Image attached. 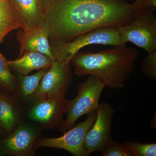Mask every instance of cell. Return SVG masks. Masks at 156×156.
<instances>
[{
  "mask_svg": "<svg viewBox=\"0 0 156 156\" xmlns=\"http://www.w3.org/2000/svg\"><path fill=\"white\" fill-rule=\"evenodd\" d=\"M143 10L125 0H50L43 25L51 44L67 41L95 29L126 25Z\"/></svg>",
  "mask_w": 156,
  "mask_h": 156,
  "instance_id": "6da1fadb",
  "label": "cell"
},
{
  "mask_svg": "<svg viewBox=\"0 0 156 156\" xmlns=\"http://www.w3.org/2000/svg\"><path fill=\"white\" fill-rule=\"evenodd\" d=\"M100 152L102 156H131L125 143H120L112 137Z\"/></svg>",
  "mask_w": 156,
  "mask_h": 156,
  "instance_id": "d6986e66",
  "label": "cell"
},
{
  "mask_svg": "<svg viewBox=\"0 0 156 156\" xmlns=\"http://www.w3.org/2000/svg\"><path fill=\"white\" fill-rule=\"evenodd\" d=\"M105 87L98 78L92 75H89L86 80L79 83L77 95L72 100H69L67 117L60 131H67L74 126L80 117L97 111L100 104L99 98Z\"/></svg>",
  "mask_w": 156,
  "mask_h": 156,
  "instance_id": "277c9868",
  "label": "cell"
},
{
  "mask_svg": "<svg viewBox=\"0 0 156 156\" xmlns=\"http://www.w3.org/2000/svg\"><path fill=\"white\" fill-rule=\"evenodd\" d=\"M8 61L0 52V88L15 94L17 91V79L11 73Z\"/></svg>",
  "mask_w": 156,
  "mask_h": 156,
  "instance_id": "e0dca14e",
  "label": "cell"
},
{
  "mask_svg": "<svg viewBox=\"0 0 156 156\" xmlns=\"http://www.w3.org/2000/svg\"><path fill=\"white\" fill-rule=\"evenodd\" d=\"M2 132V129H1V128H0V134H1V132Z\"/></svg>",
  "mask_w": 156,
  "mask_h": 156,
  "instance_id": "7402d4cb",
  "label": "cell"
},
{
  "mask_svg": "<svg viewBox=\"0 0 156 156\" xmlns=\"http://www.w3.org/2000/svg\"><path fill=\"white\" fill-rule=\"evenodd\" d=\"M36 138V132L33 128L20 126L3 140V147L7 154L12 155H33Z\"/></svg>",
  "mask_w": 156,
  "mask_h": 156,
  "instance_id": "8fae6325",
  "label": "cell"
},
{
  "mask_svg": "<svg viewBox=\"0 0 156 156\" xmlns=\"http://www.w3.org/2000/svg\"><path fill=\"white\" fill-rule=\"evenodd\" d=\"M138 51L126 44L96 53L79 52L70 61L78 76L92 75L105 87L122 89L135 69Z\"/></svg>",
  "mask_w": 156,
  "mask_h": 156,
  "instance_id": "7a4b0ae2",
  "label": "cell"
},
{
  "mask_svg": "<svg viewBox=\"0 0 156 156\" xmlns=\"http://www.w3.org/2000/svg\"><path fill=\"white\" fill-rule=\"evenodd\" d=\"M22 28V23L10 0H0V42L9 32Z\"/></svg>",
  "mask_w": 156,
  "mask_h": 156,
  "instance_id": "5bb4252c",
  "label": "cell"
},
{
  "mask_svg": "<svg viewBox=\"0 0 156 156\" xmlns=\"http://www.w3.org/2000/svg\"><path fill=\"white\" fill-rule=\"evenodd\" d=\"M154 9L143 10L128 24L118 28L122 44L130 42L147 53L156 51Z\"/></svg>",
  "mask_w": 156,
  "mask_h": 156,
  "instance_id": "5b68a950",
  "label": "cell"
},
{
  "mask_svg": "<svg viewBox=\"0 0 156 156\" xmlns=\"http://www.w3.org/2000/svg\"><path fill=\"white\" fill-rule=\"evenodd\" d=\"M143 60L141 71L151 80L156 79V51L147 53Z\"/></svg>",
  "mask_w": 156,
  "mask_h": 156,
  "instance_id": "ffe728a7",
  "label": "cell"
},
{
  "mask_svg": "<svg viewBox=\"0 0 156 156\" xmlns=\"http://www.w3.org/2000/svg\"><path fill=\"white\" fill-rule=\"evenodd\" d=\"M115 112L110 104L102 102L99 104L96 119L85 137V147L89 155L92 153L100 152L111 137L112 123Z\"/></svg>",
  "mask_w": 156,
  "mask_h": 156,
  "instance_id": "9c48e42d",
  "label": "cell"
},
{
  "mask_svg": "<svg viewBox=\"0 0 156 156\" xmlns=\"http://www.w3.org/2000/svg\"><path fill=\"white\" fill-rule=\"evenodd\" d=\"M29 117L47 129L60 128L63 125L69 100L65 95L37 98Z\"/></svg>",
  "mask_w": 156,
  "mask_h": 156,
  "instance_id": "52a82bcc",
  "label": "cell"
},
{
  "mask_svg": "<svg viewBox=\"0 0 156 156\" xmlns=\"http://www.w3.org/2000/svg\"><path fill=\"white\" fill-rule=\"evenodd\" d=\"M125 145L131 156H156V144L141 143L126 140Z\"/></svg>",
  "mask_w": 156,
  "mask_h": 156,
  "instance_id": "ac0fdd59",
  "label": "cell"
},
{
  "mask_svg": "<svg viewBox=\"0 0 156 156\" xmlns=\"http://www.w3.org/2000/svg\"><path fill=\"white\" fill-rule=\"evenodd\" d=\"M93 44L114 47L122 45L118 28L102 27L95 29L67 41L51 43L50 47L55 60L61 63H69L82 48Z\"/></svg>",
  "mask_w": 156,
  "mask_h": 156,
  "instance_id": "3957f363",
  "label": "cell"
},
{
  "mask_svg": "<svg viewBox=\"0 0 156 156\" xmlns=\"http://www.w3.org/2000/svg\"><path fill=\"white\" fill-rule=\"evenodd\" d=\"M0 43H1V42H0Z\"/></svg>",
  "mask_w": 156,
  "mask_h": 156,
  "instance_id": "cb8c5ba5",
  "label": "cell"
},
{
  "mask_svg": "<svg viewBox=\"0 0 156 156\" xmlns=\"http://www.w3.org/2000/svg\"><path fill=\"white\" fill-rule=\"evenodd\" d=\"M16 108L11 98L0 93V128L10 133L17 124Z\"/></svg>",
  "mask_w": 156,
  "mask_h": 156,
  "instance_id": "9a60e30c",
  "label": "cell"
},
{
  "mask_svg": "<svg viewBox=\"0 0 156 156\" xmlns=\"http://www.w3.org/2000/svg\"><path fill=\"white\" fill-rule=\"evenodd\" d=\"M17 38L20 45V56L25 52H37L55 60L49 44L48 30L43 24L29 31L19 30Z\"/></svg>",
  "mask_w": 156,
  "mask_h": 156,
  "instance_id": "7c38bea8",
  "label": "cell"
},
{
  "mask_svg": "<svg viewBox=\"0 0 156 156\" xmlns=\"http://www.w3.org/2000/svg\"><path fill=\"white\" fill-rule=\"evenodd\" d=\"M19 17L24 32L43 25L48 2L45 0H10Z\"/></svg>",
  "mask_w": 156,
  "mask_h": 156,
  "instance_id": "30bf717a",
  "label": "cell"
},
{
  "mask_svg": "<svg viewBox=\"0 0 156 156\" xmlns=\"http://www.w3.org/2000/svg\"><path fill=\"white\" fill-rule=\"evenodd\" d=\"M0 156H1V154H0Z\"/></svg>",
  "mask_w": 156,
  "mask_h": 156,
  "instance_id": "603a6c76",
  "label": "cell"
},
{
  "mask_svg": "<svg viewBox=\"0 0 156 156\" xmlns=\"http://www.w3.org/2000/svg\"><path fill=\"white\" fill-rule=\"evenodd\" d=\"M53 60L48 56L37 52H27L19 58L8 61L10 69L19 74L27 75L32 71L49 68Z\"/></svg>",
  "mask_w": 156,
  "mask_h": 156,
  "instance_id": "4fadbf2b",
  "label": "cell"
},
{
  "mask_svg": "<svg viewBox=\"0 0 156 156\" xmlns=\"http://www.w3.org/2000/svg\"><path fill=\"white\" fill-rule=\"evenodd\" d=\"M136 10H140L148 9H155L156 0H136L132 4Z\"/></svg>",
  "mask_w": 156,
  "mask_h": 156,
  "instance_id": "44dd1931",
  "label": "cell"
},
{
  "mask_svg": "<svg viewBox=\"0 0 156 156\" xmlns=\"http://www.w3.org/2000/svg\"><path fill=\"white\" fill-rule=\"evenodd\" d=\"M72 80L70 62L61 63L54 60L42 78L34 97L65 95Z\"/></svg>",
  "mask_w": 156,
  "mask_h": 156,
  "instance_id": "ba28073f",
  "label": "cell"
},
{
  "mask_svg": "<svg viewBox=\"0 0 156 156\" xmlns=\"http://www.w3.org/2000/svg\"><path fill=\"white\" fill-rule=\"evenodd\" d=\"M97 115V111L90 113L87 115L85 121L66 131L62 136L53 138L44 137L36 140L35 149L41 147H51L65 150L75 156H90L85 147V137L94 124Z\"/></svg>",
  "mask_w": 156,
  "mask_h": 156,
  "instance_id": "8992f818",
  "label": "cell"
},
{
  "mask_svg": "<svg viewBox=\"0 0 156 156\" xmlns=\"http://www.w3.org/2000/svg\"><path fill=\"white\" fill-rule=\"evenodd\" d=\"M49 68L40 69L35 74L31 76L18 74L20 93L23 98L26 99L34 97L42 78Z\"/></svg>",
  "mask_w": 156,
  "mask_h": 156,
  "instance_id": "2e32d148",
  "label": "cell"
}]
</instances>
